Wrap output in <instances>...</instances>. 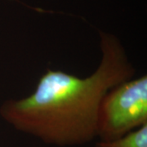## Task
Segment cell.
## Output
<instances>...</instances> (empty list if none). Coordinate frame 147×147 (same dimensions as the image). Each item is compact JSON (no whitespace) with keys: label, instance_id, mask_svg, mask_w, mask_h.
I'll list each match as a JSON object with an SVG mask.
<instances>
[{"label":"cell","instance_id":"2","mask_svg":"<svg viewBox=\"0 0 147 147\" xmlns=\"http://www.w3.org/2000/svg\"><path fill=\"white\" fill-rule=\"evenodd\" d=\"M147 123V75L132 78L110 89L100 102L97 137L111 141Z\"/></svg>","mask_w":147,"mask_h":147},{"label":"cell","instance_id":"3","mask_svg":"<svg viewBox=\"0 0 147 147\" xmlns=\"http://www.w3.org/2000/svg\"><path fill=\"white\" fill-rule=\"evenodd\" d=\"M95 147H147V123L115 140H100Z\"/></svg>","mask_w":147,"mask_h":147},{"label":"cell","instance_id":"1","mask_svg":"<svg viewBox=\"0 0 147 147\" xmlns=\"http://www.w3.org/2000/svg\"><path fill=\"white\" fill-rule=\"evenodd\" d=\"M99 36L101 57L93 73L81 78L48 69L31 94L0 105L1 118L16 131L50 146H78L97 137L102 98L136 73L119 38L105 31Z\"/></svg>","mask_w":147,"mask_h":147}]
</instances>
